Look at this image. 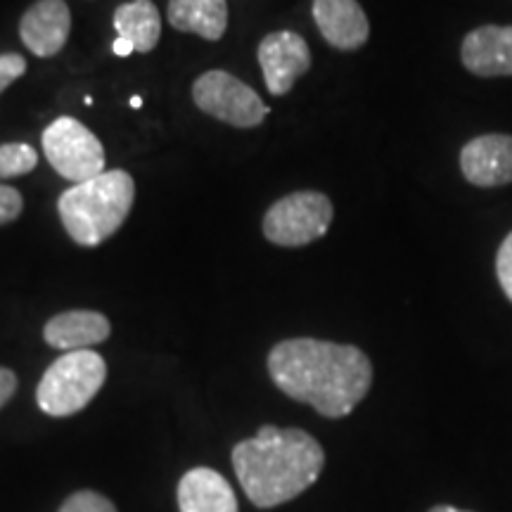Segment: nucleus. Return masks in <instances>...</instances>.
I'll return each instance as SVG.
<instances>
[{
    "mask_svg": "<svg viewBox=\"0 0 512 512\" xmlns=\"http://www.w3.org/2000/svg\"><path fill=\"white\" fill-rule=\"evenodd\" d=\"M460 171L477 188H501L512 183V136L486 133L460 150Z\"/></svg>",
    "mask_w": 512,
    "mask_h": 512,
    "instance_id": "obj_9",
    "label": "nucleus"
},
{
    "mask_svg": "<svg viewBox=\"0 0 512 512\" xmlns=\"http://www.w3.org/2000/svg\"><path fill=\"white\" fill-rule=\"evenodd\" d=\"M268 93L280 98L292 91L297 79L311 69V50L297 31H273L264 36L256 50Z\"/></svg>",
    "mask_w": 512,
    "mask_h": 512,
    "instance_id": "obj_8",
    "label": "nucleus"
},
{
    "mask_svg": "<svg viewBox=\"0 0 512 512\" xmlns=\"http://www.w3.org/2000/svg\"><path fill=\"white\" fill-rule=\"evenodd\" d=\"M268 375L285 396L330 420L354 413L373 387V363L366 351L313 337L275 344L268 354Z\"/></svg>",
    "mask_w": 512,
    "mask_h": 512,
    "instance_id": "obj_1",
    "label": "nucleus"
},
{
    "mask_svg": "<svg viewBox=\"0 0 512 512\" xmlns=\"http://www.w3.org/2000/svg\"><path fill=\"white\" fill-rule=\"evenodd\" d=\"M325 451L309 432L264 425L252 439L233 448V470L249 498L261 510L278 508L302 496L318 482Z\"/></svg>",
    "mask_w": 512,
    "mask_h": 512,
    "instance_id": "obj_2",
    "label": "nucleus"
},
{
    "mask_svg": "<svg viewBox=\"0 0 512 512\" xmlns=\"http://www.w3.org/2000/svg\"><path fill=\"white\" fill-rule=\"evenodd\" d=\"M112 325L107 316H102L98 311H64L57 313L46 323L43 328V339L53 349H60L67 354V351H83L93 349L95 344L107 342L110 337Z\"/></svg>",
    "mask_w": 512,
    "mask_h": 512,
    "instance_id": "obj_14",
    "label": "nucleus"
},
{
    "mask_svg": "<svg viewBox=\"0 0 512 512\" xmlns=\"http://www.w3.org/2000/svg\"><path fill=\"white\" fill-rule=\"evenodd\" d=\"M313 19L332 48L358 50L366 46L370 22L358 0H313Z\"/></svg>",
    "mask_w": 512,
    "mask_h": 512,
    "instance_id": "obj_12",
    "label": "nucleus"
},
{
    "mask_svg": "<svg viewBox=\"0 0 512 512\" xmlns=\"http://www.w3.org/2000/svg\"><path fill=\"white\" fill-rule=\"evenodd\" d=\"M112 50H114V55H119V57H128L131 53H136V50H133V46L128 41H124V38H114V43H112Z\"/></svg>",
    "mask_w": 512,
    "mask_h": 512,
    "instance_id": "obj_23",
    "label": "nucleus"
},
{
    "mask_svg": "<svg viewBox=\"0 0 512 512\" xmlns=\"http://www.w3.org/2000/svg\"><path fill=\"white\" fill-rule=\"evenodd\" d=\"M17 375L12 373L10 368H3L0 366V408L5 406V403H8L12 396H15V392H17Z\"/></svg>",
    "mask_w": 512,
    "mask_h": 512,
    "instance_id": "obj_22",
    "label": "nucleus"
},
{
    "mask_svg": "<svg viewBox=\"0 0 512 512\" xmlns=\"http://www.w3.org/2000/svg\"><path fill=\"white\" fill-rule=\"evenodd\" d=\"M43 155L67 181L86 183L105 174V150L98 136L74 117H60L43 131Z\"/></svg>",
    "mask_w": 512,
    "mask_h": 512,
    "instance_id": "obj_6",
    "label": "nucleus"
},
{
    "mask_svg": "<svg viewBox=\"0 0 512 512\" xmlns=\"http://www.w3.org/2000/svg\"><path fill=\"white\" fill-rule=\"evenodd\" d=\"M427 512H472V510H460V508H453V505H434Z\"/></svg>",
    "mask_w": 512,
    "mask_h": 512,
    "instance_id": "obj_24",
    "label": "nucleus"
},
{
    "mask_svg": "<svg viewBox=\"0 0 512 512\" xmlns=\"http://www.w3.org/2000/svg\"><path fill=\"white\" fill-rule=\"evenodd\" d=\"M38 166V152L29 143L0 145V181L27 176Z\"/></svg>",
    "mask_w": 512,
    "mask_h": 512,
    "instance_id": "obj_17",
    "label": "nucleus"
},
{
    "mask_svg": "<svg viewBox=\"0 0 512 512\" xmlns=\"http://www.w3.org/2000/svg\"><path fill=\"white\" fill-rule=\"evenodd\" d=\"M27 72V60L19 53L0 55V95L15 83L19 76Z\"/></svg>",
    "mask_w": 512,
    "mask_h": 512,
    "instance_id": "obj_21",
    "label": "nucleus"
},
{
    "mask_svg": "<svg viewBox=\"0 0 512 512\" xmlns=\"http://www.w3.org/2000/svg\"><path fill=\"white\" fill-rule=\"evenodd\" d=\"M460 60L470 74L482 79L512 76V27L484 24L463 38Z\"/></svg>",
    "mask_w": 512,
    "mask_h": 512,
    "instance_id": "obj_11",
    "label": "nucleus"
},
{
    "mask_svg": "<svg viewBox=\"0 0 512 512\" xmlns=\"http://www.w3.org/2000/svg\"><path fill=\"white\" fill-rule=\"evenodd\" d=\"M107 380V363L98 351H67L43 373L36 403L50 418H69L91 403Z\"/></svg>",
    "mask_w": 512,
    "mask_h": 512,
    "instance_id": "obj_4",
    "label": "nucleus"
},
{
    "mask_svg": "<svg viewBox=\"0 0 512 512\" xmlns=\"http://www.w3.org/2000/svg\"><path fill=\"white\" fill-rule=\"evenodd\" d=\"M140 105H143V98H138V95H136V98H131V107H133V110H138Z\"/></svg>",
    "mask_w": 512,
    "mask_h": 512,
    "instance_id": "obj_25",
    "label": "nucleus"
},
{
    "mask_svg": "<svg viewBox=\"0 0 512 512\" xmlns=\"http://www.w3.org/2000/svg\"><path fill=\"white\" fill-rule=\"evenodd\" d=\"M335 219L330 197L318 190H299L280 197L264 214V235L278 247H306L328 233Z\"/></svg>",
    "mask_w": 512,
    "mask_h": 512,
    "instance_id": "obj_5",
    "label": "nucleus"
},
{
    "mask_svg": "<svg viewBox=\"0 0 512 512\" xmlns=\"http://www.w3.org/2000/svg\"><path fill=\"white\" fill-rule=\"evenodd\" d=\"M57 512H119L110 498L98 494L93 489H81L74 491L72 496L64 498Z\"/></svg>",
    "mask_w": 512,
    "mask_h": 512,
    "instance_id": "obj_18",
    "label": "nucleus"
},
{
    "mask_svg": "<svg viewBox=\"0 0 512 512\" xmlns=\"http://www.w3.org/2000/svg\"><path fill=\"white\" fill-rule=\"evenodd\" d=\"M22 209H24L22 192L12 188V185L0 183V226L17 221L19 214H22Z\"/></svg>",
    "mask_w": 512,
    "mask_h": 512,
    "instance_id": "obj_20",
    "label": "nucleus"
},
{
    "mask_svg": "<svg viewBox=\"0 0 512 512\" xmlns=\"http://www.w3.org/2000/svg\"><path fill=\"white\" fill-rule=\"evenodd\" d=\"M496 275H498V285H501L503 294L510 299V304H512V233L505 235L501 247H498Z\"/></svg>",
    "mask_w": 512,
    "mask_h": 512,
    "instance_id": "obj_19",
    "label": "nucleus"
},
{
    "mask_svg": "<svg viewBox=\"0 0 512 512\" xmlns=\"http://www.w3.org/2000/svg\"><path fill=\"white\" fill-rule=\"evenodd\" d=\"M181 512H240L233 486L211 467H192L178 482Z\"/></svg>",
    "mask_w": 512,
    "mask_h": 512,
    "instance_id": "obj_13",
    "label": "nucleus"
},
{
    "mask_svg": "<svg viewBox=\"0 0 512 512\" xmlns=\"http://www.w3.org/2000/svg\"><path fill=\"white\" fill-rule=\"evenodd\" d=\"M114 31L136 53H152L162 36V15L152 0H131L114 10Z\"/></svg>",
    "mask_w": 512,
    "mask_h": 512,
    "instance_id": "obj_16",
    "label": "nucleus"
},
{
    "mask_svg": "<svg viewBox=\"0 0 512 512\" xmlns=\"http://www.w3.org/2000/svg\"><path fill=\"white\" fill-rule=\"evenodd\" d=\"M192 100L204 114L235 128H254L268 117L266 102L238 76L211 69L192 83Z\"/></svg>",
    "mask_w": 512,
    "mask_h": 512,
    "instance_id": "obj_7",
    "label": "nucleus"
},
{
    "mask_svg": "<svg viewBox=\"0 0 512 512\" xmlns=\"http://www.w3.org/2000/svg\"><path fill=\"white\" fill-rule=\"evenodd\" d=\"M169 24L183 34H197L204 41H221L228 29L226 0H169Z\"/></svg>",
    "mask_w": 512,
    "mask_h": 512,
    "instance_id": "obj_15",
    "label": "nucleus"
},
{
    "mask_svg": "<svg viewBox=\"0 0 512 512\" xmlns=\"http://www.w3.org/2000/svg\"><path fill=\"white\" fill-rule=\"evenodd\" d=\"M72 12L64 0H36L22 15L19 38L36 57H55L67 46Z\"/></svg>",
    "mask_w": 512,
    "mask_h": 512,
    "instance_id": "obj_10",
    "label": "nucleus"
},
{
    "mask_svg": "<svg viewBox=\"0 0 512 512\" xmlns=\"http://www.w3.org/2000/svg\"><path fill=\"white\" fill-rule=\"evenodd\" d=\"M136 183L124 169H112L67 188L57 200V214L76 245L98 247L110 240L131 214Z\"/></svg>",
    "mask_w": 512,
    "mask_h": 512,
    "instance_id": "obj_3",
    "label": "nucleus"
}]
</instances>
